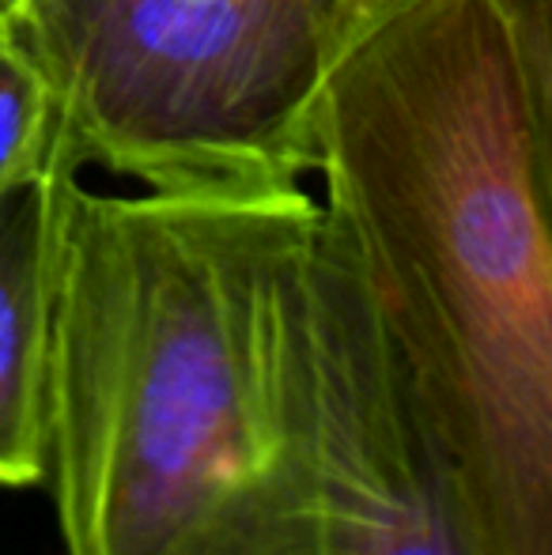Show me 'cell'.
<instances>
[{
    "label": "cell",
    "instance_id": "6da1fadb",
    "mask_svg": "<svg viewBox=\"0 0 552 555\" xmlns=\"http://www.w3.org/2000/svg\"><path fill=\"white\" fill-rule=\"evenodd\" d=\"M57 185L46 476L65 555H322V201Z\"/></svg>",
    "mask_w": 552,
    "mask_h": 555
},
{
    "label": "cell",
    "instance_id": "7a4b0ae2",
    "mask_svg": "<svg viewBox=\"0 0 552 555\" xmlns=\"http://www.w3.org/2000/svg\"><path fill=\"white\" fill-rule=\"evenodd\" d=\"M352 254L473 555H552V205L488 0H383L310 111Z\"/></svg>",
    "mask_w": 552,
    "mask_h": 555
},
{
    "label": "cell",
    "instance_id": "3957f363",
    "mask_svg": "<svg viewBox=\"0 0 552 555\" xmlns=\"http://www.w3.org/2000/svg\"><path fill=\"white\" fill-rule=\"evenodd\" d=\"M61 103L65 147L147 193L303 190L318 83L383 0H4Z\"/></svg>",
    "mask_w": 552,
    "mask_h": 555
},
{
    "label": "cell",
    "instance_id": "277c9868",
    "mask_svg": "<svg viewBox=\"0 0 552 555\" xmlns=\"http://www.w3.org/2000/svg\"><path fill=\"white\" fill-rule=\"evenodd\" d=\"M314 356L322 555H473L447 465L325 208L314 257Z\"/></svg>",
    "mask_w": 552,
    "mask_h": 555
},
{
    "label": "cell",
    "instance_id": "5b68a950",
    "mask_svg": "<svg viewBox=\"0 0 552 555\" xmlns=\"http://www.w3.org/2000/svg\"><path fill=\"white\" fill-rule=\"evenodd\" d=\"M68 167L80 163L61 159L42 182L0 190V491L42 488L46 476L53 231Z\"/></svg>",
    "mask_w": 552,
    "mask_h": 555
},
{
    "label": "cell",
    "instance_id": "8992f818",
    "mask_svg": "<svg viewBox=\"0 0 552 555\" xmlns=\"http://www.w3.org/2000/svg\"><path fill=\"white\" fill-rule=\"evenodd\" d=\"M61 159H73V152L57 91L0 0V190L42 182Z\"/></svg>",
    "mask_w": 552,
    "mask_h": 555
},
{
    "label": "cell",
    "instance_id": "52a82bcc",
    "mask_svg": "<svg viewBox=\"0 0 552 555\" xmlns=\"http://www.w3.org/2000/svg\"><path fill=\"white\" fill-rule=\"evenodd\" d=\"M508 38L534 167L552 205V0H488Z\"/></svg>",
    "mask_w": 552,
    "mask_h": 555
}]
</instances>
